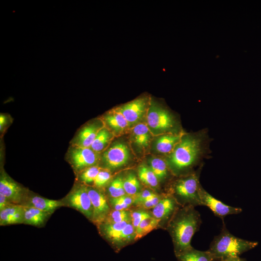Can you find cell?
I'll list each match as a JSON object with an SVG mask.
<instances>
[{"mask_svg": "<svg viewBox=\"0 0 261 261\" xmlns=\"http://www.w3.org/2000/svg\"><path fill=\"white\" fill-rule=\"evenodd\" d=\"M146 115L147 126L152 133L170 132L171 131L174 132L176 121L167 109L152 102L147 109Z\"/></svg>", "mask_w": 261, "mask_h": 261, "instance_id": "obj_5", "label": "cell"}, {"mask_svg": "<svg viewBox=\"0 0 261 261\" xmlns=\"http://www.w3.org/2000/svg\"><path fill=\"white\" fill-rule=\"evenodd\" d=\"M204 132L195 134H184L180 142L169 155L168 162L176 174L192 169L200 163L206 149Z\"/></svg>", "mask_w": 261, "mask_h": 261, "instance_id": "obj_1", "label": "cell"}, {"mask_svg": "<svg viewBox=\"0 0 261 261\" xmlns=\"http://www.w3.org/2000/svg\"><path fill=\"white\" fill-rule=\"evenodd\" d=\"M131 220L130 212L126 210H113L109 213L102 223H119Z\"/></svg>", "mask_w": 261, "mask_h": 261, "instance_id": "obj_29", "label": "cell"}, {"mask_svg": "<svg viewBox=\"0 0 261 261\" xmlns=\"http://www.w3.org/2000/svg\"><path fill=\"white\" fill-rule=\"evenodd\" d=\"M179 261H220L209 251H201L193 247L176 256Z\"/></svg>", "mask_w": 261, "mask_h": 261, "instance_id": "obj_17", "label": "cell"}, {"mask_svg": "<svg viewBox=\"0 0 261 261\" xmlns=\"http://www.w3.org/2000/svg\"><path fill=\"white\" fill-rule=\"evenodd\" d=\"M130 159L129 149L123 143H116L105 151L102 155L104 166L114 170L126 164Z\"/></svg>", "mask_w": 261, "mask_h": 261, "instance_id": "obj_6", "label": "cell"}, {"mask_svg": "<svg viewBox=\"0 0 261 261\" xmlns=\"http://www.w3.org/2000/svg\"><path fill=\"white\" fill-rule=\"evenodd\" d=\"M138 174L140 180L146 185L152 188L159 186V181L149 167L141 164L138 168Z\"/></svg>", "mask_w": 261, "mask_h": 261, "instance_id": "obj_23", "label": "cell"}, {"mask_svg": "<svg viewBox=\"0 0 261 261\" xmlns=\"http://www.w3.org/2000/svg\"><path fill=\"white\" fill-rule=\"evenodd\" d=\"M110 202L111 204V205L114 208V210H126L130 206L129 205H127L123 203L115 202L111 200V199L110 200Z\"/></svg>", "mask_w": 261, "mask_h": 261, "instance_id": "obj_37", "label": "cell"}, {"mask_svg": "<svg viewBox=\"0 0 261 261\" xmlns=\"http://www.w3.org/2000/svg\"><path fill=\"white\" fill-rule=\"evenodd\" d=\"M0 193L4 195L12 203L17 204L24 197L23 188L16 182L6 175L0 179Z\"/></svg>", "mask_w": 261, "mask_h": 261, "instance_id": "obj_13", "label": "cell"}, {"mask_svg": "<svg viewBox=\"0 0 261 261\" xmlns=\"http://www.w3.org/2000/svg\"><path fill=\"white\" fill-rule=\"evenodd\" d=\"M201 224L199 213L191 205L177 211L168 224L175 256L192 247L190 243Z\"/></svg>", "mask_w": 261, "mask_h": 261, "instance_id": "obj_2", "label": "cell"}, {"mask_svg": "<svg viewBox=\"0 0 261 261\" xmlns=\"http://www.w3.org/2000/svg\"><path fill=\"white\" fill-rule=\"evenodd\" d=\"M63 205V203L61 201L36 196L31 197L26 206L34 207L43 211L51 213Z\"/></svg>", "mask_w": 261, "mask_h": 261, "instance_id": "obj_18", "label": "cell"}, {"mask_svg": "<svg viewBox=\"0 0 261 261\" xmlns=\"http://www.w3.org/2000/svg\"><path fill=\"white\" fill-rule=\"evenodd\" d=\"M200 197L202 205L209 207L217 217L223 218L229 215L238 214L242 212L240 208L227 205L215 198L202 187Z\"/></svg>", "mask_w": 261, "mask_h": 261, "instance_id": "obj_10", "label": "cell"}, {"mask_svg": "<svg viewBox=\"0 0 261 261\" xmlns=\"http://www.w3.org/2000/svg\"><path fill=\"white\" fill-rule=\"evenodd\" d=\"M74 146L71 149L69 156L75 169L80 170L96 163L98 158L97 153L90 147Z\"/></svg>", "mask_w": 261, "mask_h": 261, "instance_id": "obj_9", "label": "cell"}, {"mask_svg": "<svg viewBox=\"0 0 261 261\" xmlns=\"http://www.w3.org/2000/svg\"><path fill=\"white\" fill-rule=\"evenodd\" d=\"M104 127L99 123H93L84 127L78 133L74 141L75 145L90 147L99 131Z\"/></svg>", "mask_w": 261, "mask_h": 261, "instance_id": "obj_14", "label": "cell"}, {"mask_svg": "<svg viewBox=\"0 0 261 261\" xmlns=\"http://www.w3.org/2000/svg\"><path fill=\"white\" fill-rule=\"evenodd\" d=\"M101 170V168L97 166L88 167L82 173L80 179L83 182L86 184L94 182L95 178Z\"/></svg>", "mask_w": 261, "mask_h": 261, "instance_id": "obj_31", "label": "cell"}, {"mask_svg": "<svg viewBox=\"0 0 261 261\" xmlns=\"http://www.w3.org/2000/svg\"><path fill=\"white\" fill-rule=\"evenodd\" d=\"M157 195L149 190L145 189L142 192H139L134 197V202L133 204L137 205L139 203L147 201Z\"/></svg>", "mask_w": 261, "mask_h": 261, "instance_id": "obj_34", "label": "cell"}, {"mask_svg": "<svg viewBox=\"0 0 261 261\" xmlns=\"http://www.w3.org/2000/svg\"><path fill=\"white\" fill-rule=\"evenodd\" d=\"M151 216V214L144 210H137L130 212L131 223L135 229L144 219Z\"/></svg>", "mask_w": 261, "mask_h": 261, "instance_id": "obj_32", "label": "cell"}, {"mask_svg": "<svg viewBox=\"0 0 261 261\" xmlns=\"http://www.w3.org/2000/svg\"><path fill=\"white\" fill-rule=\"evenodd\" d=\"M131 221L114 223H102L101 225V231L103 235L114 245L121 231Z\"/></svg>", "mask_w": 261, "mask_h": 261, "instance_id": "obj_21", "label": "cell"}, {"mask_svg": "<svg viewBox=\"0 0 261 261\" xmlns=\"http://www.w3.org/2000/svg\"><path fill=\"white\" fill-rule=\"evenodd\" d=\"M24 206L12 204L0 211V224L24 223Z\"/></svg>", "mask_w": 261, "mask_h": 261, "instance_id": "obj_15", "label": "cell"}, {"mask_svg": "<svg viewBox=\"0 0 261 261\" xmlns=\"http://www.w3.org/2000/svg\"><path fill=\"white\" fill-rule=\"evenodd\" d=\"M149 168L158 178L159 181L165 180L168 175L167 163L162 159L153 158L149 160Z\"/></svg>", "mask_w": 261, "mask_h": 261, "instance_id": "obj_24", "label": "cell"}, {"mask_svg": "<svg viewBox=\"0 0 261 261\" xmlns=\"http://www.w3.org/2000/svg\"><path fill=\"white\" fill-rule=\"evenodd\" d=\"M49 214L34 207L24 206V223L34 226L41 225Z\"/></svg>", "mask_w": 261, "mask_h": 261, "instance_id": "obj_19", "label": "cell"}, {"mask_svg": "<svg viewBox=\"0 0 261 261\" xmlns=\"http://www.w3.org/2000/svg\"><path fill=\"white\" fill-rule=\"evenodd\" d=\"M184 134L182 132L170 133L160 136L155 142V149L158 152L170 155L180 142Z\"/></svg>", "mask_w": 261, "mask_h": 261, "instance_id": "obj_16", "label": "cell"}, {"mask_svg": "<svg viewBox=\"0 0 261 261\" xmlns=\"http://www.w3.org/2000/svg\"><path fill=\"white\" fill-rule=\"evenodd\" d=\"M112 138V133L103 127L98 133L90 148L96 153L103 150Z\"/></svg>", "mask_w": 261, "mask_h": 261, "instance_id": "obj_26", "label": "cell"}, {"mask_svg": "<svg viewBox=\"0 0 261 261\" xmlns=\"http://www.w3.org/2000/svg\"><path fill=\"white\" fill-rule=\"evenodd\" d=\"M178 204L173 196H165L152 209L153 217L160 221L170 222L178 210Z\"/></svg>", "mask_w": 261, "mask_h": 261, "instance_id": "obj_12", "label": "cell"}, {"mask_svg": "<svg viewBox=\"0 0 261 261\" xmlns=\"http://www.w3.org/2000/svg\"><path fill=\"white\" fill-rule=\"evenodd\" d=\"M161 221L153 216L144 219L135 229V240L139 239L157 228Z\"/></svg>", "mask_w": 261, "mask_h": 261, "instance_id": "obj_25", "label": "cell"}, {"mask_svg": "<svg viewBox=\"0 0 261 261\" xmlns=\"http://www.w3.org/2000/svg\"><path fill=\"white\" fill-rule=\"evenodd\" d=\"M108 192L113 198L126 194L123 187V179L121 177L117 176L111 182L108 188Z\"/></svg>", "mask_w": 261, "mask_h": 261, "instance_id": "obj_30", "label": "cell"}, {"mask_svg": "<svg viewBox=\"0 0 261 261\" xmlns=\"http://www.w3.org/2000/svg\"><path fill=\"white\" fill-rule=\"evenodd\" d=\"M68 201L71 206L92 220L93 207L87 187L80 186L74 189L69 196Z\"/></svg>", "mask_w": 261, "mask_h": 261, "instance_id": "obj_7", "label": "cell"}, {"mask_svg": "<svg viewBox=\"0 0 261 261\" xmlns=\"http://www.w3.org/2000/svg\"><path fill=\"white\" fill-rule=\"evenodd\" d=\"M162 198L157 195L154 197L139 203L137 205L145 209H153L159 203Z\"/></svg>", "mask_w": 261, "mask_h": 261, "instance_id": "obj_35", "label": "cell"}, {"mask_svg": "<svg viewBox=\"0 0 261 261\" xmlns=\"http://www.w3.org/2000/svg\"><path fill=\"white\" fill-rule=\"evenodd\" d=\"M123 187L127 195L134 197L139 193L141 188L138 178L132 173H129L123 179Z\"/></svg>", "mask_w": 261, "mask_h": 261, "instance_id": "obj_28", "label": "cell"}, {"mask_svg": "<svg viewBox=\"0 0 261 261\" xmlns=\"http://www.w3.org/2000/svg\"><path fill=\"white\" fill-rule=\"evenodd\" d=\"M147 106L146 99H135L116 108L125 117L130 126L139 122L143 117Z\"/></svg>", "mask_w": 261, "mask_h": 261, "instance_id": "obj_11", "label": "cell"}, {"mask_svg": "<svg viewBox=\"0 0 261 261\" xmlns=\"http://www.w3.org/2000/svg\"><path fill=\"white\" fill-rule=\"evenodd\" d=\"M135 238V229L131 221L121 231L114 246L119 249L134 240Z\"/></svg>", "mask_w": 261, "mask_h": 261, "instance_id": "obj_27", "label": "cell"}, {"mask_svg": "<svg viewBox=\"0 0 261 261\" xmlns=\"http://www.w3.org/2000/svg\"><path fill=\"white\" fill-rule=\"evenodd\" d=\"M111 199L115 202L123 203L130 206L133 204L134 202V197L127 194L118 198H111Z\"/></svg>", "mask_w": 261, "mask_h": 261, "instance_id": "obj_36", "label": "cell"}, {"mask_svg": "<svg viewBox=\"0 0 261 261\" xmlns=\"http://www.w3.org/2000/svg\"><path fill=\"white\" fill-rule=\"evenodd\" d=\"M220 261H246L245 259L240 258L239 256L231 257L220 260Z\"/></svg>", "mask_w": 261, "mask_h": 261, "instance_id": "obj_39", "label": "cell"}, {"mask_svg": "<svg viewBox=\"0 0 261 261\" xmlns=\"http://www.w3.org/2000/svg\"><path fill=\"white\" fill-rule=\"evenodd\" d=\"M257 242L250 241L234 236L231 233L223 223L220 233L211 242L209 251L219 260L241 254L255 247Z\"/></svg>", "mask_w": 261, "mask_h": 261, "instance_id": "obj_3", "label": "cell"}, {"mask_svg": "<svg viewBox=\"0 0 261 261\" xmlns=\"http://www.w3.org/2000/svg\"><path fill=\"white\" fill-rule=\"evenodd\" d=\"M93 207L92 221L102 223L110 212V208L105 195L100 191L92 188H87Z\"/></svg>", "mask_w": 261, "mask_h": 261, "instance_id": "obj_8", "label": "cell"}, {"mask_svg": "<svg viewBox=\"0 0 261 261\" xmlns=\"http://www.w3.org/2000/svg\"><path fill=\"white\" fill-rule=\"evenodd\" d=\"M111 174L106 170H101L94 181V185L98 187L104 186L111 179Z\"/></svg>", "mask_w": 261, "mask_h": 261, "instance_id": "obj_33", "label": "cell"}, {"mask_svg": "<svg viewBox=\"0 0 261 261\" xmlns=\"http://www.w3.org/2000/svg\"><path fill=\"white\" fill-rule=\"evenodd\" d=\"M104 118L107 125L116 132L122 131L130 126L125 117L116 109L107 114Z\"/></svg>", "mask_w": 261, "mask_h": 261, "instance_id": "obj_20", "label": "cell"}, {"mask_svg": "<svg viewBox=\"0 0 261 261\" xmlns=\"http://www.w3.org/2000/svg\"><path fill=\"white\" fill-rule=\"evenodd\" d=\"M14 204L12 203L4 195L0 193V211Z\"/></svg>", "mask_w": 261, "mask_h": 261, "instance_id": "obj_38", "label": "cell"}, {"mask_svg": "<svg viewBox=\"0 0 261 261\" xmlns=\"http://www.w3.org/2000/svg\"><path fill=\"white\" fill-rule=\"evenodd\" d=\"M132 137L134 143L139 146L145 148L148 145L150 139V130L144 123L137 124L132 129Z\"/></svg>", "mask_w": 261, "mask_h": 261, "instance_id": "obj_22", "label": "cell"}, {"mask_svg": "<svg viewBox=\"0 0 261 261\" xmlns=\"http://www.w3.org/2000/svg\"><path fill=\"white\" fill-rule=\"evenodd\" d=\"M6 123V116L3 115H0V129L2 130L4 125Z\"/></svg>", "mask_w": 261, "mask_h": 261, "instance_id": "obj_40", "label": "cell"}, {"mask_svg": "<svg viewBox=\"0 0 261 261\" xmlns=\"http://www.w3.org/2000/svg\"><path fill=\"white\" fill-rule=\"evenodd\" d=\"M200 172H195L177 180L173 187V196L178 204L194 207L202 205L199 182Z\"/></svg>", "mask_w": 261, "mask_h": 261, "instance_id": "obj_4", "label": "cell"}]
</instances>
